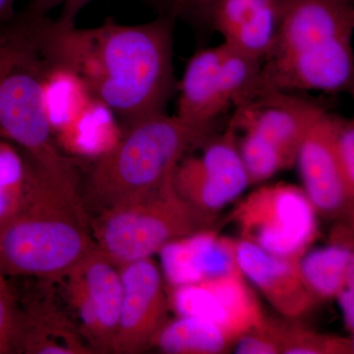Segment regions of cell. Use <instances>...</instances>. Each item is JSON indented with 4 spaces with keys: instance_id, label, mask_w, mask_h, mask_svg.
<instances>
[{
    "instance_id": "cb8c5ba5",
    "label": "cell",
    "mask_w": 354,
    "mask_h": 354,
    "mask_svg": "<svg viewBox=\"0 0 354 354\" xmlns=\"http://www.w3.org/2000/svg\"><path fill=\"white\" fill-rule=\"evenodd\" d=\"M21 309L11 290L0 292V354L19 353Z\"/></svg>"
},
{
    "instance_id": "7402d4cb",
    "label": "cell",
    "mask_w": 354,
    "mask_h": 354,
    "mask_svg": "<svg viewBox=\"0 0 354 354\" xmlns=\"http://www.w3.org/2000/svg\"><path fill=\"white\" fill-rule=\"evenodd\" d=\"M281 353L286 354H344L353 353V342L278 324Z\"/></svg>"
},
{
    "instance_id": "d4e9b609",
    "label": "cell",
    "mask_w": 354,
    "mask_h": 354,
    "mask_svg": "<svg viewBox=\"0 0 354 354\" xmlns=\"http://www.w3.org/2000/svg\"><path fill=\"white\" fill-rule=\"evenodd\" d=\"M334 149L342 178L354 194L353 121L335 118Z\"/></svg>"
},
{
    "instance_id": "6da1fadb",
    "label": "cell",
    "mask_w": 354,
    "mask_h": 354,
    "mask_svg": "<svg viewBox=\"0 0 354 354\" xmlns=\"http://www.w3.org/2000/svg\"><path fill=\"white\" fill-rule=\"evenodd\" d=\"M176 21L171 13L138 25L109 17L97 27L79 29L48 16L44 48L55 66L78 77L127 127L165 113L177 86L172 64Z\"/></svg>"
},
{
    "instance_id": "484cf974",
    "label": "cell",
    "mask_w": 354,
    "mask_h": 354,
    "mask_svg": "<svg viewBox=\"0 0 354 354\" xmlns=\"http://www.w3.org/2000/svg\"><path fill=\"white\" fill-rule=\"evenodd\" d=\"M216 0H171L169 13L178 19L208 23L209 12Z\"/></svg>"
},
{
    "instance_id": "3957f363",
    "label": "cell",
    "mask_w": 354,
    "mask_h": 354,
    "mask_svg": "<svg viewBox=\"0 0 354 354\" xmlns=\"http://www.w3.org/2000/svg\"><path fill=\"white\" fill-rule=\"evenodd\" d=\"M278 31L253 99L268 92L353 88V0H276ZM251 100V101H252Z\"/></svg>"
},
{
    "instance_id": "f1b7e54d",
    "label": "cell",
    "mask_w": 354,
    "mask_h": 354,
    "mask_svg": "<svg viewBox=\"0 0 354 354\" xmlns=\"http://www.w3.org/2000/svg\"><path fill=\"white\" fill-rule=\"evenodd\" d=\"M17 0H0V24L10 19L15 14L14 6Z\"/></svg>"
},
{
    "instance_id": "5bb4252c",
    "label": "cell",
    "mask_w": 354,
    "mask_h": 354,
    "mask_svg": "<svg viewBox=\"0 0 354 354\" xmlns=\"http://www.w3.org/2000/svg\"><path fill=\"white\" fill-rule=\"evenodd\" d=\"M235 243L208 230L165 244L158 252L165 279L171 286H180L242 274Z\"/></svg>"
},
{
    "instance_id": "d6986e66",
    "label": "cell",
    "mask_w": 354,
    "mask_h": 354,
    "mask_svg": "<svg viewBox=\"0 0 354 354\" xmlns=\"http://www.w3.org/2000/svg\"><path fill=\"white\" fill-rule=\"evenodd\" d=\"M230 344L223 330L209 321L179 317L158 330L152 342L160 351L174 354L218 353Z\"/></svg>"
},
{
    "instance_id": "ba28073f",
    "label": "cell",
    "mask_w": 354,
    "mask_h": 354,
    "mask_svg": "<svg viewBox=\"0 0 354 354\" xmlns=\"http://www.w3.org/2000/svg\"><path fill=\"white\" fill-rule=\"evenodd\" d=\"M65 295L94 353H111L120 317V268L95 248L62 279Z\"/></svg>"
},
{
    "instance_id": "603a6c76",
    "label": "cell",
    "mask_w": 354,
    "mask_h": 354,
    "mask_svg": "<svg viewBox=\"0 0 354 354\" xmlns=\"http://www.w3.org/2000/svg\"><path fill=\"white\" fill-rule=\"evenodd\" d=\"M239 150L250 183H260L281 169H288L281 153L259 135L244 131Z\"/></svg>"
},
{
    "instance_id": "7a4b0ae2",
    "label": "cell",
    "mask_w": 354,
    "mask_h": 354,
    "mask_svg": "<svg viewBox=\"0 0 354 354\" xmlns=\"http://www.w3.org/2000/svg\"><path fill=\"white\" fill-rule=\"evenodd\" d=\"M27 165L22 204L0 225V274L62 281L97 248L78 177Z\"/></svg>"
},
{
    "instance_id": "f546056e",
    "label": "cell",
    "mask_w": 354,
    "mask_h": 354,
    "mask_svg": "<svg viewBox=\"0 0 354 354\" xmlns=\"http://www.w3.org/2000/svg\"><path fill=\"white\" fill-rule=\"evenodd\" d=\"M9 290H10V288H9L8 283L6 281V277L0 274V292H3V291Z\"/></svg>"
},
{
    "instance_id": "52a82bcc",
    "label": "cell",
    "mask_w": 354,
    "mask_h": 354,
    "mask_svg": "<svg viewBox=\"0 0 354 354\" xmlns=\"http://www.w3.org/2000/svg\"><path fill=\"white\" fill-rule=\"evenodd\" d=\"M234 216L243 241L279 257L301 258L317 232L315 209L306 193L288 184L256 190Z\"/></svg>"
},
{
    "instance_id": "8fae6325",
    "label": "cell",
    "mask_w": 354,
    "mask_h": 354,
    "mask_svg": "<svg viewBox=\"0 0 354 354\" xmlns=\"http://www.w3.org/2000/svg\"><path fill=\"white\" fill-rule=\"evenodd\" d=\"M322 109L286 92H268L236 106V129L250 131L276 148L288 169L297 162L299 147Z\"/></svg>"
},
{
    "instance_id": "4fadbf2b",
    "label": "cell",
    "mask_w": 354,
    "mask_h": 354,
    "mask_svg": "<svg viewBox=\"0 0 354 354\" xmlns=\"http://www.w3.org/2000/svg\"><path fill=\"white\" fill-rule=\"evenodd\" d=\"M235 257L241 274L283 315L295 318L315 304V295L302 279L300 258L279 257L247 241L235 243Z\"/></svg>"
},
{
    "instance_id": "e0dca14e",
    "label": "cell",
    "mask_w": 354,
    "mask_h": 354,
    "mask_svg": "<svg viewBox=\"0 0 354 354\" xmlns=\"http://www.w3.org/2000/svg\"><path fill=\"white\" fill-rule=\"evenodd\" d=\"M19 353L92 354L79 328L50 300L21 309Z\"/></svg>"
},
{
    "instance_id": "277c9868",
    "label": "cell",
    "mask_w": 354,
    "mask_h": 354,
    "mask_svg": "<svg viewBox=\"0 0 354 354\" xmlns=\"http://www.w3.org/2000/svg\"><path fill=\"white\" fill-rule=\"evenodd\" d=\"M62 0H30L0 24V139L46 171H76L58 149L44 109V90L53 68L43 39L44 21Z\"/></svg>"
},
{
    "instance_id": "9c48e42d",
    "label": "cell",
    "mask_w": 354,
    "mask_h": 354,
    "mask_svg": "<svg viewBox=\"0 0 354 354\" xmlns=\"http://www.w3.org/2000/svg\"><path fill=\"white\" fill-rule=\"evenodd\" d=\"M236 130L230 120L225 132L207 144L201 157L184 155L180 158L172 183L184 201L216 215L251 184L235 142Z\"/></svg>"
},
{
    "instance_id": "ac0fdd59",
    "label": "cell",
    "mask_w": 354,
    "mask_h": 354,
    "mask_svg": "<svg viewBox=\"0 0 354 354\" xmlns=\"http://www.w3.org/2000/svg\"><path fill=\"white\" fill-rule=\"evenodd\" d=\"M305 285L316 297H337L346 286H354V258L351 244L335 242L300 258Z\"/></svg>"
},
{
    "instance_id": "83f0119b",
    "label": "cell",
    "mask_w": 354,
    "mask_h": 354,
    "mask_svg": "<svg viewBox=\"0 0 354 354\" xmlns=\"http://www.w3.org/2000/svg\"><path fill=\"white\" fill-rule=\"evenodd\" d=\"M344 316V323L349 332L354 330V286H346L337 295Z\"/></svg>"
},
{
    "instance_id": "30bf717a",
    "label": "cell",
    "mask_w": 354,
    "mask_h": 354,
    "mask_svg": "<svg viewBox=\"0 0 354 354\" xmlns=\"http://www.w3.org/2000/svg\"><path fill=\"white\" fill-rule=\"evenodd\" d=\"M122 297L111 353L135 354L152 346L167 322L169 298L152 258L120 267Z\"/></svg>"
},
{
    "instance_id": "4316f807",
    "label": "cell",
    "mask_w": 354,
    "mask_h": 354,
    "mask_svg": "<svg viewBox=\"0 0 354 354\" xmlns=\"http://www.w3.org/2000/svg\"><path fill=\"white\" fill-rule=\"evenodd\" d=\"M93 1L94 0H62L60 4L62 11L57 18V22L65 26L76 25L79 14Z\"/></svg>"
},
{
    "instance_id": "2e32d148",
    "label": "cell",
    "mask_w": 354,
    "mask_h": 354,
    "mask_svg": "<svg viewBox=\"0 0 354 354\" xmlns=\"http://www.w3.org/2000/svg\"><path fill=\"white\" fill-rule=\"evenodd\" d=\"M221 48H204L188 60L176 86V118L186 127L209 134L212 123L230 106L221 76Z\"/></svg>"
},
{
    "instance_id": "44dd1931",
    "label": "cell",
    "mask_w": 354,
    "mask_h": 354,
    "mask_svg": "<svg viewBox=\"0 0 354 354\" xmlns=\"http://www.w3.org/2000/svg\"><path fill=\"white\" fill-rule=\"evenodd\" d=\"M27 160L15 145L0 139V225L20 208L27 183Z\"/></svg>"
},
{
    "instance_id": "7c38bea8",
    "label": "cell",
    "mask_w": 354,
    "mask_h": 354,
    "mask_svg": "<svg viewBox=\"0 0 354 354\" xmlns=\"http://www.w3.org/2000/svg\"><path fill=\"white\" fill-rule=\"evenodd\" d=\"M334 130V116L324 111L310 127L297 157L305 193L314 209L326 216L349 213L354 195L337 165Z\"/></svg>"
},
{
    "instance_id": "ffe728a7",
    "label": "cell",
    "mask_w": 354,
    "mask_h": 354,
    "mask_svg": "<svg viewBox=\"0 0 354 354\" xmlns=\"http://www.w3.org/2000/svg\"><path fill=\"white\" fill-rule=\"evenodd\" d=\"M169 306L179 317H194L218 326L230 342L237 339L225 299L209 281L174 286Z\"/></svg>"
},
{
    "instance_id": "5b68a950",
    "label": "cell",
    "mask_w": 354,
    "mask_h": 354,
    "mask_svg": "<svg viewBox=\"0 0 354 354\" xmlns=\"http://www.w3.org/2000/svg\"><path fill=\"white\" fill-rule=\"evenodd\" d=\"M121 129L120 139L100 156L88 174V195L101 209L160 189L172 180L185 153L208 135L165 113Z\"/></svg>"
},
{
    "instance_id": "9a60e30c",
    "label": "cell",
    "mask_w": 354,
    "mask_h": 354,
    "mask_svg": "<svg viewBox=\"0 0 354 354\" xmlns=\"http://www.w3.org/2000/svg\"><path fill=\"white\" fill-rule=\"evenodd\" d=\"M208 23L223 43L262 62L278 31L276 0H216Z\"/></svg>"
},
{
    "instance_id": "8992f818",
    "label": "cell",
    "mask_w": 354,
    "mask_h": 354,
    "mask_svg": "<svg viewBox=\"0 0 354 354\" xmlns=\"http://www.w3.org/2000/svg\"><path fill=\"white\" fill-rule=\"evenodd\" d=\"M216 216L184 201L171 180L101 209L90 227L97 250L120 268L151 258L169 242L209 230Z\"/></svg>"
}]
</instances>
